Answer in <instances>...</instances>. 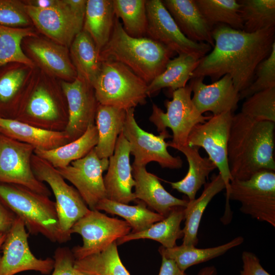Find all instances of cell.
<instances>
[{
  "mask_svg": "<svg viewBox=\"0 0 275 275\" xmlns=\"http://www.w3.org/2000/svg\"><path fill=\"white\" fill-rule=\"evenodd\" d=\"M212 35L213 48L200 59L191 78L208 76L213 82L229 74L240 93L252 83L257 67L269 55L275 27L248 33L219 24L213 28Z\"/></svg>",
  "mask_w": 275,
  "mask_h": 275,
  "instance_id": "cell-1",
  "label": "cell"
},
{
  "mask_svg": "<svg viewBox=\"0 0 275 275\" xmlns=\"http://www.w3.org/2000/svg\"><path fill=\"white\" fill-rule=\"evenodd\" d=\"M275 122L233 115L227 146L232 179L246 180L262 170L275 171Z\"/></svg>",
  "mask_w": 275,
  "mask_h": 275,
  "instance_id": "cell-2",
  "label": "cell"
},
{
  "mask_svg": "<svg viewBox=\"0 0 275 275\" xmlns=\"http://www.w3.org/2000/svg\"><path fill=\"white\" fill-rule=\"evenodd\" d=\"M175 53L148 37L129 36L115 17L110 38L100 51V57L101 61L112 60L123 64L148 85L164 70Z\"/></svg>",
  "mask_w": 275,
  "mask_h": 275,
  "instance_id": "cell-3",
  "label": "cell"
},
{
  "mask_svg": "<svg viewBox=\"0 0 275 275\" xmlns=\"http://www.w3.org/2000/svg\"><path fill=\"white\" fill-rule=\"evenodd\" d=\"M0 201L23 222L29 233L60 243L71 239L61 230L55 202L22 186L0 183Z\"/></svg>",
  "mask_w": 275,
  "mask_h": 275,
  "instance_id": "cell-4",
  "label": "cell"
},
{
  "mask_svg": "<svg viewBox=\"0 0 275 275\" xmlns=\"http://www.w3.org/2000/svg\"><path fill=\"white\" fill-rule=\"evenodd\" d=\"M229 200L240 203V211L275 227V172L260 171L246 180L232 179L226 196L225 212L221 221L228 224L232 215Z\"/></svg>",
  "mask_w": 275,
  "mask_h": 275,
  "instance_id": "cell-5",
  "label": "cell"
},
{
  "mask_svg": "<svg viewBox=\"0 0 275 275\" xmlns=\"http://www.w3.org/2000/svg\"><path fill=\"white\" fill-rule=\"evenodd\" d=\"M100 104L125 111L146 103L148 84L123 64L102 61L100 72L92 85Z\"/></svg>",
  "mask_w": 275,
  "mask_h": 275,
  "instance_id": "cell-6",
  "label": "cell"
},
{
  "mask_svg": "<svg viewBox=\"0 0 275 275\" xmlns=\"http://www.w3.org/2000/svg\"><path fill=\"white\" fill-rule=\"evenodd\" d=\"M87 0H60L54 7L39 9L25 5L32 24L47 38L69 48L82 30Z\"/></svg>",
  "mask_w": 275,
  "mask_h": 275,
  "instance_id": "cell-7",
  "label": "cell"
},
{
  "mask_svg": "<svg viewBox=\"0 0 275 275\" xmlns=\"http://www.w3.org/2000/svg\"><path fill=\"white\" fill-rule=\"evenodd\" d=\"M191 88L189 84L172 92V99L167 100L166 112L155 104L152 105L149 120L161 132L170 128L173 132L172 140L168 142V147L174 148L187 145L188 136L198 124L203 123L211 116H205L196 108L191 100Z\"/></svg>",
  "mask_w": 275,
  "mask_h": 275,
  "instance_id": "cell-8",
  "label": "cell"
},
{
  "mask_svg": "<svg viewBox=\"0 0 275 275\" xmlns=\"http://www.w3.org/2000/svg\"><path fill=\"white\" fill-rule=\"evenodd\" d=\"M131 227L124 220L111 217L97 210H90L72 227L70 233H77L82 244L71 251L75 260L100 253L113 242L131 232Z\"/></svg>",
  "mask_w": 275,
  "mask_h": 275,
  "instance_id": "cell-9",
  "label": "cell"
},
{
  "mask_svg": "<svg viewBox=\"0 0 275 275\" xmlns=\"http://www.w3.org/2000/svg\"><path fill=\"white\" fill-rule=\"evenodd\" d=\"M32 167L36 177L47 183L55 197L56 205L61 230L71 237L73 225L90 210L76 188L68 185L64 178L47 161L33 154Z\"/></svg>",
  "mask_w": 275,
  "mask_h": 275,
  "instance_id": "cell-10",
  "label": "cell"
},
{
  "mask_svg": "<svg viewBox=\"0 0 275 275\" xmlns=\"http://www.w3.org/2000/svg\"><path fill=\"white\" fill-rule=\"evenodd\" d=\"M122 133L128 142L130 154L134 156L133 164L145 166L156 162L162 168L178 169L183 161L179 156H173L168 152V142L171 136L168 130L155 135L141 128L134 117V108L126 111V118Z\"/></svg>",
  "mask_w": 275,
  "mask_h": 275,
  "instance_id": "cell-11",
  "label": "cell"
},
{
  "mask_svg": "<svg viewBox=\"0 0 275 275\" xmlns=\"http://www.w3.org/2000/svg\"><path fill=\"white\" fill-rule=\"evenodd\" d=\"M233 113L227 112L213 115L203 123L197 124L188 136L187 145L203 148L219 171L228 195L231 176L227 159V146Z\"/></svg>",
  "mask_w": 275,
  "mask_h": 275,
  "instance_id": "cell-12",
  "label": "cell"
},
{
  "mask_svg": "<svg viewBox=\"0 0 275 275\" xmlns=\"http://www.w3.org/2000/svg\"><path fill=\"white\" fill-rule=\"evenodd\" d=\"M34 150L30 145L0 134V183L22 186L49 197L50 191L32 169Z\"/></svg>",
  "mask_w": 275,
  "mask_h": 275,
  "instance_id": "cell-13",
  "label": "cell"
},
{
  "mask_svg": "<svg viewBox=\"0 0 275 275\" xmlns=\"http://www.w3.org/2000/svg\"><path fill=\"white\" fill-rule=\"evenodd\" d=\"M146 37L178 54L186 53L199 59L211 50V46L189 40L181 32L161 0H146Z\"/></svg>",
  "mask_w": 275,
  "mask_h": 275,
  "instance_id": "cell-14",
  "label": "cell"
},
{
  "mask_svg": "<svg viewBox=\"0 0 275 275\" xmlns=\"http://www.w3.org/2000/svg\"><path fill=\"white\" fill-rule=\"evenodd\" d=\"M29 235L23 221L16 216L3 244L0 275H15L28 270L49 274L52 271L53 259L37 258L30 250Z\"/></svg>",
  "mask_w": 275,
  "mask_h": 275,
  "instance_id": "cell-15",
  "label": "cell"
},
{
  "mask_svg": "<svg viewBox=\"0 0 275 275\" xmlns=\"http://www.w3.org/2000/svg\"><path fill=\"white\" fill-rule=\"evenodd\" d=\"M108 163V158H99L94 148L82 158L57 169L75 187L88 208L94 210L100 201L106 198L102 174Z\"/></svg>",
  "mask_w": 275,
  "mask_h": 275,
  "instance_id": "cell-16",
  "label": "cell"
},
{
  "mask_svg": "<svg viewBox=\"0 0 275 275\" xmlns=\"http://www.w3.org/2000/svg\"><path fill=\"white\" fill-rule=\"evenodd\" d=\"M60 86L68 108L64 131L71 142L82 135L89 125L95 124L99 103L93 87L78 77L71 82L61 80Z\"/></svg>",
  "mask_w": 275,
  "mask_h": 275,
  "instance_id": "cell-17",
  "label": "cell"
},
{
  "mask_svg": "<svg viewBox=\"0 0 275 275\" xmlns=\"http://www.w3.org/2000/svg\"><path fill=\"white\" fill-rule=\"evenodd\" d=\"M56 78L36 67L25 89L20 109L29 118L42 121L59 119L61 106Z\"/></svg>",
  "mask_w": 275,
  "mask_h": 275,
  "instance_id": "cell-18",
  "label": "cell"
},
{
  "mask_svg": "<svg viewBox=\"0 0 275 275\" xmlns=\"http://www.w3.org/2000/svg\"><path fill=\"white\" fill-rule=\"evenodd\" d=\"M22 47L36 67L51 77L69 82L77 77L68 47L38 35L24 38Z\"/></svg>",
  "mask_w": 275,
  "mask_h": 275,
  "instance_id": "cell-19",
  "label": "cell"
},
{
  "mask_svg": "<svg viewBox=\"0 0 275 275\" xmlns=\"http://www.w3.org/2000/svg\"><path fill=\"white\" fill-rule=\"evenodd\" d=\"M130 154L129 144L122 132L118 136L114 153L108 158L107 172L103 178L106 198L126 204L136 201L132 191L135 181Z\"/></svg>",
  "mask_w": 275,
  "mask_h": 275,
  "instance_id": "cell-20",
  "label": "cell"
},
{
  "mask_svg": "<svg viewBox=\"0 0 275 275\" xmlns=\"http://www.w3.org/2000/svg\"><path fill=\"white\" fill-rule=\"evenodd\" d=\"M204 78H192L189 84L193 93L191 100L198 112L202 115L211 112L213 115L227 112L233 113L238 108L240 96L231 77L226 74L209 85L203 82Z\"/></svg>",
  "mask_w": 275,
  "mask_h": 275,
  "instance_id": "cell-21",
  "label": "cell"
},
{
  "mask_svg": "<svg viewBox=\"0 0 275 275\" xmlns=\"http://www.w3.org/2000/svg\"><path fill=\"white\" fill-rule=\"evenodd\" d=\"M132 176L135 181V198L166 217L176 207H185L188 200L177 198L165 189L159 178L147 171L146 167L132 164Z\"/></svg>",
  "mask_w": 275,
  "mask_h": 275,
  "instance_id": "cell-22",
  "label": "cell"
},
{
  "mask_svg": "<svg viewBox=\"0 0 275 275\" xmlns=\"http://www.w3.org/2000/svg\"><path fill=\"white\" fill-rule=\"evenodd\" d=\"M161 1L186 38L194 42L206 43L214 47L212 29L202 15L195 0Z\"/></svg>",
  "mask_w": 275,
  "mask_h": 275,
  "instance_id": "cell-23",
  "label": "cell"
},
{
  "mask_svg": "<svg viewBox=\"0 0 275 275\" xmlns=\"http://www.w3.org/2000/svg\"><path fill=\"white\" fill-rule=\"evenodd\" d=\"M0 132L10 138L30 145L35 149L52 150L70 142L64 131L38 128L17 120L1 116Z\"/></svg>",
  "mask_w": 275,
  "mask_h": 275,
  "instance_id": "cell-24",
  "label": "cell"
},
{
  "mask_svg": "<svg viewBox=\"0 0 275 275\" xmlns=\"http://www.w3.org/2000/svg\"><path fill=\"white\" fill-rule=\"evenodd\" d=\"M182 152L188 163V170L185 176L176 182H167L172 187L184 194L188 201L196 199L198 190L206 183L209 174L217 169L215 164L208 158L203 157L199 152V147L180 146L174 148Z\"/></svg>",
  "mask_w": 275,
  "mask_h": 275,
  "instance_id": "cell-25",
  "label": "cell"
},
{
  "mask_svg": "<svg viewBox=\"0 0 275 275\" xmlns=\"http://www.w3.org/2000/svg\"><path fill=\"white\" fill-rule=\"evenodd\" d=\"M125 118V110L98 104L95 116L98 142L94 150L99 158H108L114 153L118 136L123 130Z\"/></svg>",
  "mask_w": 275,
  "mask_h": 275,
  "instance_id": "cell-26",
  "label": "cell"
},
{
  "mask_svg": "<svg viewBox=\"0 0 275 275\" xmlns=\"http://www.w3.org/2000/svg\"><path fill=\"white\" fill-rule=\"evenodd\" d=\"M199 197L188 201L184 208L185 226L182 229V244L196 246L199 242L198 233L203 214L208 205L217 194L226 188L224 181L218 173L213 175L211 181L204 185Z\"/></svg>",
  "mask_w": 275,
  "mask_h": 275,
  "instance_id": "cell-27",
  "label": "cell"
},
{
  "mask_svg": "<svg viewBox=\"0 0 275 275\" xmlns=\"http://www.w3.org/2000/svg\"><path fill=\"white\" fill-rule=\"evenodd\" d=\"M115 18L113 0H87L82 30L91 37L99 51L110 38Z\"/></svg>",
  "mask_w": 275,
  "mask_h": 275,
  "instance_id": "cell-28",
  "label": "cell"
},
{
  "mask_svg": "<svg viewBox=\"0 0 275 275\" xmlns=\"http://www.w3.org/2000/svg\"><path fill=\"white\" fill-rule=\"evenodd\" d=\"M69 50L77 77L92 86L102 65L100 51L93 40L87 32L82 30L74 38Z\"/></svg>",
  "mask_w": 275,
  "mask_h": 275,
  "instance_id": "cell-29",
  "label": "cell"
},
{
  "mask_svg": "<svg viewBox=\"0 0 275 275\" xmlns=\"http://www.w3.org/2000/svg\"><path fill=\"white\" fill-rule=\"evenodd\" d=\"M184 208H174L162 220L153 224L140 232L124 236L116 240L117 245L140 239H150L159 242L165 248L176 246L177 240L182 238L183 233L181 223L184 219Z\"/></svg>",
  "mask_w": 275,
  "mask_h": 275,
  "instance_id": "cell-30",
  "label": "cell"
},
{
  "mask_svg": "<svg viewBox=\"0 0 275 275\" xmlns=\"http://www.w3.org/2000/svg\"><path fill=\"white\" fill-rule=\"evenodd\" d=\"M97 142L98 131L96 125L93 124L88 126L82 135L73 141L54 149H35L34 152L54 168L60 169L86 156L96 146Z\"/></svg>",
  "mask_w": 275,
  "mask_h": 275,
  "instance_id": "cell-31",
  "label": "cell"
},
{
  "mask_svg": "<svg viewBox=\"0 0 275 275\" xmlns=\"http://www.w3.org/2000/svg\"><path fill=\"white\" fill-rule=\"evenodd\" d=\"M244 240L243 237L239 236L226 243L214 247L203 249L182 244L172 248H165L160 246L158 249V252L161 255L174 261L178 267L185 272L192 266L224 255L229 250L241 245Z\"/></svg>",
  "mask_w": 275,
  "mask_h": 275,
  "instance_id": "cell-32",
  "label": "cell"
},
{
  "mask_svg": "<svg viewBox=\"0 0 275 275\" xmlns=\"http://www.w3.org/2000/svg\"><path fill=\"white\" fill-rule=\"evenodd\" d=\"M200 59L189 54L183 53L170 59L164 70L148 85V96L157 94L163 88L172 92L185 87L191 79Z\"/></svg>",
  "mask_w": 275,
  "mask_h": 275,
  "instance_id": "cell-33",
  "label": "cell"
},
{
  "mask_svg": "<svg viewBox=\"0 0 275 275\" xmlns=\"http://www.w3.org/2000/svg\"><path fill=\"white\" fill-rule=\"evenodd\" d=\"M35 67L11 63L0 68V111L15 106Z\"/></svg>",
  "mask_w": 275,
  "mask_h": 275,
  "instance_id": "cell-34",
  "label": "cell"
},
{
  "mask_svg": "<svg viewBox=\"0 0 275 275\" xmlns=\"http://www.w3.org/2000/svg\"><path fill=\"white\" fill-rule=\"evenodd\" d=\"M95 210L123 217L131 227V233L144 231L165 217L148 209L146 204L141 201H138L137 205L131 206L105 198L98 202Z\"/></svg>",
  "mask_w": 275,
  "mask_h": 275,
  "instance_id": "cell-35",
  "label": "cell"
},
{
  "mask_svg": "<svg viewBox=\"0 0 275 275\" xmlns=\"http://www.w3.org/2000/svg\"><path fill=\"white\" fill-rule=\"evenodd\" d=\"M37 36L31 26L13 27L0 24V68L11 63L36 67L23 51L22 43L26 37Z\"/></svg>",
  "mask_w": 275,
  "mask_h": 275,
  "instance_id": "cell-36",
  "label": "cell"
},
{
  "mask_svg": "<svg viewBox=\"0 0 275 275\" xmlns=\"http://www.w3.org/2000/svg\"><path fill=\"white\" fill-rule=\"evenodd\" d=\"M208 25L213 28L224 24L238 30H243L241 5L236 0H195Z\"/></svg>",
  "mask_w": 275,
  "mask_h": 275,
  "instance_id": "cell-37",
  "label": "cell"
},
{
  "mask_svg": "<svg viewBox=\"0 0 275 275\" xmlns=\"http://www.w3.org/2000/svg\"><path fill=\"white\" fill-rule=\"evenodd\" d=\"M116 241L103 251L75 260L74 267L89 275H130L123 264Z\"/></svg>",
  "mask_w": 275,
  "mask_h": 275,
  "instance_id": "cell-38",
  "label": "cell"
},
{
  "mask_svg": "<svg viewBox=\"0 0 275 275\" xmlns=\"http://www.w3.org/2000/svg\"><path fill=\"white\" fill-rule=\"evenodd\" d=\"M146 0H113L115 17L122 20L125 32L134 38L146 37Z\"/></svg>",
  "mask_w": 275,
  "mask_h": 275,
  "instance_id": "cell-39",
  "label": "cell"
},
{
  "mask_svg": "<svg viewBox=\"0 0 275 275\" xmlns=\"http://www.w3.org/2000/svg\"><path fill=\"white\" fill-rule=\"evenodd\" d=\"M243 30L248 33L275 27L274 0H241Z\"/></svg>",
  "mask_w": 275,
  "mask_h": 275,
  "instance_id": "cell-40",
  "label": "cell"
},
{
  "mask_svg": "<svg viewBox=\"0 0 275 275\" xmlns=\"http://www.w3.org/2000/svg\"><path fill=\"white\" fill-rule=\"evenodd\" d=\"M240 112L257 121L275 122V87L245 98Z\"/></svg>",
  "mask_w": 275,
  "mask_h": 275,
  "instance_id": "cell-41",
  "label": "cell"
},
{
  "mask_svg": "<svg viewBox=\"0 0 275 275\" xmlns=\"http://www.w3.org/2000/svg\"><path fill=\"white\" fill-rule=\"evenodd\" d=\"M275 87V42L269 55L256 68L255 78L250 86L239 93L240 100L253 94Z\"/></svg>",
  "mask_w": 275,
  "mask_h": 275,
  "instance_id": "cell-42",
  "label": "cell"
},
{
  "mask_svg": "<svg viewBox=\"0 0 275 275\" xmlns=\"http://www.w3.org/2000/svg\"><path fill=\"white\" fill-rule=\"evenodd\" d=\"M0 24L13 27L33 24L22 1L0 0Z\"/></svg>",
  "mask_w": 275,
  "mask_h": 275,
  "instance_id": "cell-43",
  "label": "cell"
},
{
  "mask_svg": "<svg viewBox=\"0 0 275 275\" xmlns=\"http://www.w3.org/2000/svg\"><path fill=\"white\" fill-rule=\"evenodd\" d=\"M53 260L51 275H89L75 268V259L71 250L67 247L58 248L54 252Z\"/></svg>",
  "mask_w": 275,
  "mask_h": 275,
  "instance_id": "cell-44",
  "label": "cell"
},
{
  "mask_svg": "<svg viewBox=\"0 0 275 275\" xmlns=\"http://www.w3.org/2000/svg\"><path fill=\"white\" fill-rule=\"evenodd\" d=\"M242 269L240 275H271L262 266L258 257L253 253L244 251L241 255Z\"/></svg>",
  "mask_w": 275,
  "mask_h": 275,
  "instance_id": "cell-45",
  "label": "cell"
},
{
  "mask_svg": "<svg viewBox=\"0 0 275 275\" xmlns=\"http://www.w3.org/2000/svg\"><path fill=\"white\" fill-rule=\"evenodd\" d=\"M15 217V215L0 201V232L7 233Z\"/></svg>",
  "mask_w": 275,
  "mask_h": 275,
  "instance_id": "cell-46",
  "label": "cell"
},
{
  "mask_svg": "<svg viewBox=\"0 0 275 275\" xmlns=\"http://www.w3.org/2000/svg\"><path fill=\"white\" fill-rule=\"evenodd\" d=\"M161 256V264L158 275H185L175 262L171 259Z\"/></svg>",
  "mask_w": 275,
  "mask_h": 275,
  "instance_id": "cell-47",
  "label": "cell"
},
{
  "mask_svg": "<svg viewBox=\"0 0 275 275\" xmlns=\"http://www.w3.org/2000/svg\"><path fill=\"white\" fill-rule=\"evenodd\" d=\"M25 5L39 9H49L56 7L60 0H25L22 1Z\"/></svg>",
  "mask_w": 275,
  "mask_h": 275,
  "instance_id": "cell-48",
  "label": "cell"
},
{
  "mask_svg": "<svg viewBox=\"0 0 275 275\" xmlns=\"http://www.w3.org/2000/svg\"><path fill=\"white\" fill-rule=\"evenodd\" d=\"M217 269L214 266H206L200 270L197 275H216Z\"/></svg>",
  "mask_w": 275,
  "mask_h": 275,
  "instance_id": "cell-49",
  "label": "cell"
},
{
  "mask_svg": "<svg viewBox=\"0 0 275 275\" xmlns=\"http://www.w3.org/2000/svg\"><path fill=\"white\" fill-rule=\"evenodd\" d=\"M6 237V233L0 232V260H1V256H2L1 252H2L3 244L5 240Z\"/></svg>",
  "mask_w": 275,
  "mask_h": 275,
  "instance_id": "cell-50",
  "label": "cell"
}]
</instances>
